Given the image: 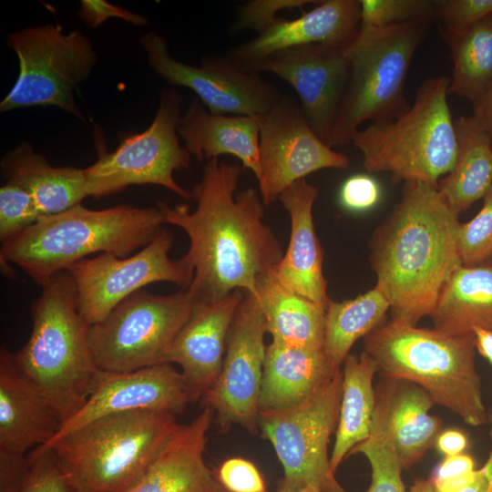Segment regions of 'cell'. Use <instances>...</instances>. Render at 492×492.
<instances>
[{
    "mask_svg": "<svg viewBox=\"0 0 492 492\" xmlns=\"http://www.w3.org/2000/svg\"><path fill=\"white\" fill-rule=\"evenodd\" d=\"M256 298L272 343L323 349L326 307L283 286L272 270L259 279Z\"/></svg>",
    "mask_w": 492,
    "mask_h": 492,
    "instance_id": "83f0119b",
    "label": "cell"
},
{
    "mask_svg": "<svg viewBox=\"0 0 492 492\" xmlns=\"http://www.w3.org/2000/svg\"><path fill=\"white\" fill-rule=\"evenodd\" d=\"M192 402L181 372L172 364L129 372L99 370L85 405L61 425L48 443L106 415L134 411H163L175 415L182 413Z\"/></svg>",
    "mask_w": 492,
    "mask_h": 492,
    "instance_id": "ac0fdd59",
    "label": "cell"
},
{
    "mask_svg": "<svg viewBox=\"0 0 492 492\" xmlns=\"http://www.w3.org/2000/svg\"><path fill=\"white\" fill-rule=\"evenodd\" d=\"M175 415L134 411L109 415L35 449H50L79 492H123L179 428Z\"/></svg>",
    "mask_w": 492,
    "mask_h": 492,
    "instance_id": "8992f818",
    "label": "cell"
},
{
    "mask_svg": "<svg viewBox=\"0 0 492 492\" xmlns=\"http://www.w3.org/2000/svg\"><path fill=\"white\" fill-rule=\"evenodd\" d=\"M267 333L258 299L246 293L232 322L220 375L201 398L214 413L220 433L240 425L251 434L259 431L261 394Z\"/></svg>",
    "mask_w": 492,
    "mask_h": 492,
    "instance_id": "5bb4252c",
    "label": "cell"
},
{
    "mask_svg": "<svg viewBox=\"0 0 492 492\" xmlns=\"http://www.w3.org/2000/svg\"><path fill=\"white\" fill-rule=\"evenodd\" d=\"M342 370L340 414L330 456L331 467L334 473L353 448L370 436L375 404L373 381L378 373L375 361L364 351L359 355L349 354Z\"/></svg>",
    "mask_w": 492,
    "mask_h": 492,
    "instance_id": "4dcf8cb0",
    "label": "cell"
},
{
    "mask_svg": "<svg viewBox=\"0 0 492 492\" xmlns=\"http://www.w3.org/2000/svg\"><path fill=\"white\" fill-rule=\"evenodd\" d=\"M139 42L150 68L175 87L192 90L205 108L219 115H265L281 97L260 74L242 69L228 57L207 56L199 67L172 57L167 40L149 31Z\"/></svg>",
    "mask_w": 492,
    "mask_h": 492,
    "instance_id": "9a60e30c",
    "label": "cell"
},
{
    "mask_svg": "<svg viewBox=\"0 0 492 492\" xmlns=\"http://www.w3.org/2000/svg\"><path fill=\"white\" fill-rule=\"evenodd\" d=\"M165 223L157 205L90 210L78 204L42 216L28 229L2 242L0 257L17 264L43 286L56 273L92 253L128 257L149 244Z\"/></svg>",
    "mask_w": 492,
    "mask_h": 492,
    "instance_id": "277c9868",
    "label": "cell"
},
{
    "mask_svg": "<svg viewBox=\"0 0 492 492\" xmlns=\"http://www.w3.org/2000/svg\"><path fill=\"white\" fill-rule=\"evenodd\" d=\"M381 195V188L374 178L356 174L343 183L339 201L349 211L363 212L374 208L380 201Z\"/></svg>",
    "mask_w": 492,
    "mask_h": 492,
    "instance_id": "b9f144b4",
    "label": "cell"
},
{
    "mask_svg": "<svg viewBox=\"0 0 492 492\" xmlns=\"http://www.w3.org/2000/svg\"><path fill=\"white\" fill-rule=\"evenodd\" d=\"M339 369L331 364L323 349L271 342L265 352L260 411L283 410L302 403Z\"/></svg>",
    "mask_w": 492,
    "mask_h": 492,
    "instance_id": "484cf974",
    "label": "cell"
},
{
    "mask_svg": "<svg viewBox=\"0 0 492 492\" xmlns=\"http://www.w3.org/2000/svg\"><path fill=\"white\" fill-rule=\"evenodd\" d=\"M259 158L264 205L274 203L286 188L315 171L349 166L348 157L317 136L300 103L290 97H281L261 117Z\"/></svg>",
    "mask_w": 492,
    "mask_h": 492,
    "instance_id": "2e32d148",
    "label": "cell"
},
{
    "mask_svg": "<svg viewBox=\"0 0 492 492\" xmlns=\"http://www.w3.org/2000/svg\"><path fill=\"white\" fill-rule=\"evenodd\" d=\"M183 97L176 87L160 92L157 113L140 133L127 134L118 147L109 152L102 133H94L97 159L85 168L87 193L95 199L118 193L131 185L152 184L169 190L186 200L191 191L179 185L175 171L188 169L191 154L179 144V127Z\"/></svg>",
    "mask_w": 492,
    "mask_h": 492,
    "instance_id": "30bf717a",
    "label": "cell"
},
{
    "mask_svg": "<svg viewBox=\"0 0 492 492\" xmlns=\"http://www.w3.org/2000/svg\"><path fill=\"white\" fill-rule=\"evenodd\" d=\"M61 420L37 388L18 370L13 354L0 350V454L26 456L47 444ZM34 448V449H35Z\"/></svg>",
    "mask_w": 492,
    "mask_h": 492,
    "instance_id": "cb8c5ba5",
    "label": "cell"
},
{
    "mask_svg": "<svg viewBox=\"0 0 492 492\" xmlns=\"http://www.w3.org/2000/svg\"><path fill=\"white\" fill-rule=\"evenodd\" d=\"M456 160L438 182V191L457 216L483 199L492 187V139L474 117L455 120Z\"/></svg>",
    "mask_w": 492,
    "mask_h": 492,
    "instance_id": "f1b7e54d",
    "label": "cell"
},
{
    "mask_svg": "<svg viewBox=\"0 0 492 492\" xmlns=\"http://www.w3.org/2000/svg\"><path fill=\"white\" fill-rule=\"evenodd\" d=\"M42 288L31 305L30 337L13 357L63 424L85 405L100 369L89 345L90 325L77 309L71 274L57 272Z\"/></svg>",
    "mask_w": 492,
    "mask_h": 492,
    "instance_id": "3957f363",
    "label": "cell"
},
{
    "mask_svg": "<svg viewBox=\"0 0 492 492\" xmlns=\"http://www.w3.org/2000/svg\"><path fill=\"white\" fill-rule=\"evenodd\" d=\"M492 15V0H435L433 21L446 43Z\"/></svg>",
    "mask_w": 492,
    "mask_h": 492,
    "instance_id": "74e56055",
    "label": "cell"
},
{
    "mask_svg": "<svg viewBox=\"0 0 492 492\" xmlns=\"http://www.w3.org/2000/svg\"><path fill=\"white\" fill-rule=\"evenodd\" d=\"M214 413L203 406L181 425L143 474L123 492H227L204 460Z\"/></svg>",
    "mask_w": 492,
    "mask_h": 492,
    "instance_id": "603a6c76",
    "label": "cell"
},
{
    "mask_svg": "<svg viewBox=\"0 0 492 492\" xmlns=\"http://www.w3.org/2000/svg\"><path fill=\"white\" fill-rule=\"evenodd\" d=\"M360 453L368 460L371 466V484L365 492H407L397 456L382 439L369 437L356 445L350 455Z\"/></svg>",
    "mask_w": 492,
    "mask_h": 492,
    "instance_id": "d590c367",
    "label": "cell"
},
{
    "mask_svg": "<svg viewBox=\"0 0 492 492\" xmlns=\"http://www.w3.org/2000/svg\"><path fill=\"white\" fill-rule=\"evenodd\" d=\"M488 421H492V414L488 415Z\"/></svg>",
    "mask_w": 492,
    "mask_h": 492,
    "instance_id": "f907efd6",
    "label": "cell"
},
{
    "mask_svg": "<svg viewBox=\"0 0 492 492\" xmlns=\"http://www.w3.org/2000/svg\"><path fill=\"white\" fill-rule=\"evenodd\" d=\"M483 206L469 221L460 223L457 244L463 265H476L492 259V187Z\"/></svg>",
    "mask_w": 492,
    "mask_h": 492,
    "instance_id": "e575fe53",
    "label": "cell"
},
{
    "mask_svg": "<svg viewBox=\"0 0 492 492\" xmlns=\"http://www.w3.org/2000/svg\"><path fill=\"white\" fill-rule=\"evenodd\" d=\"M473 333L475 335L476 350L492 365V331L475 328Z\"/></svg>",
    "mask_w": 492,
    "mask_h": 492,
    "instance_id": "7dc6e473",
    "label": "cell"
},
{
    "mask_svg": "<svg viewBox=\"0 0 492 492\" xmlns=\"http://www.w3.org/2000/svg\"><path fill=\"white\" fill-rule=\"evenodd\" d=\"M173 235L161 229L138 253L120 258L100 253L72 264L67 271L77 288V309L92 325L104 320L126 298L148 284L168 282L187 289L194 271L183 255L171 260Z\"/></svg>",
    "mask_w": 492,
    "mask_h": 492,
    "instance_id": "4fadbf2b",
    "label": "cell"
},
{
    "mask_svg": "<svg viewBox=\"0 0 492 492\" xmlns=\"http://www.w3.org/2000/svg\"><path fill=\"white\" fill-rule=\"evenodd\" d=\"M243 169L219 159L207 161L191 190L193 211L188 204L157 201L166 223L190 239L184 256L194 271L187 288L193 302H218L238 290L256 297L259 279L283 256L256 189L236 192Z\"/></svg>",
    "mask_w": 492,
    "mask_h": 492,
    "instance_id": "6da1fadb",
    "label": "cell"
},
{
    "mask_svg": "<svg viewBox=\"0 0 492 492\" xmlns=\"http://www.w3.org/2000/svg\"><path fill=\"white\" fill-rule=\"evenodd\" d=\"M449 78L425 80L415 101L396 118L358 129L352 143L368 172H386L393 182L438 186L455 166L457 142L447 102Z\"/></svg>",
    "mask_w": 492,
    "mask_h": 492,
    "instance_id": "52a82bcc",
    "label": "cell"
},
{
    "mask_svg": "<svg viewBox=\"0 0 492 492\" xmlns=\"http://www.w3.org/2000/svg\"><path fill=\"white\" fill-rule=\"evenodd\" d=\"M489 261H492V259H491V260H489Z\"/></svg>",
    "mask_w": 492,
    "mask_h": 492,
    "instance_id": "816d5d0a",
    "label": "cell"
},
{
    "mask_svg": "<svg viewBox=\"0 0 492 492\" xmlns=\"http://www.w3.org/2000/svg\"><path fill=\"white\" fill-rule=\"evenodd\" d=\"M473 107L474 117L492 139V84Z\"/></svg>",
    "mask_w": 492,
    "mask_h": 492,
    "instance_id": "bcb514c9",
    "label": "cell"
},
{
    "mask_svg": "<svg viewBox=\"0 0 492 492\" xmlns=\"http://www.w3.org/2000/svg\"><path fill=\"white\" fill-rule=\"evenodd\" d=\"M374 393L370 436L384 441L403 468H410L441 433L442 420L430 414L436 404L422 387L401 379L383 377Z\"/></svg>",
    "mask_w": 492,
    "mask_h": 492,
    "instance_id": "ffe728a7",
    "label": "cell"
},
{
    "mask_svg": "<svg viewBox=\"0 0 492 492\" xmlns=\"http://www.w3.org/2000/svg\"><path fill=\"white\" fill-rule=\"evenodd\" d=\"M407 492H436V490L429 479H416Z\"/></svg>",
    "mask_w": 492,
    "mask_h": 492,
    "instance_id": "c3c4849f",
    "label": "cell"
},
{
    "mask_svg": "<svg viewBox=\"0 0 492 492\" xmlns=\"http://www.w3.org/2000/svg\"><path fill=\"white\" fill-rule=\"evenodd\" d=\"M193 300L187 289L169 295L139 290L90 325L89 345L100 370L129 372L168 363Z\"/></svg>",
    "mask_w": 492,
    "mask_h": 492,
    "instance_id": "7c38bea8",
    "label": "cell"
},
{
    "mask_svg": "<svg viewBox=\"0 0 492 492\" xmlns=\"http://www.w3.org/2000/svg\"><path fill=\"white\" fill-rule=\"evenodd\" d=\"M446 45L453 61L448 93L475 104L492 84V15Z\"/></svg>",
    "mask_w": 492,
    "mask_h": 492,
    "instance_id": "d6a6232c",
    "label": "cell"
},
{
    "mask_svg": "<svg viewBox=\"0 0 492 492\" xmlns=\"http://www.w3.org/2000/svg\"><path fill=\"white\" fill-rule=\"evenodd\" d=\"M19 73L0 103V113L32 107H56L82 122L75 91L87 79L98 56L92 41L80 30L65 32L57 24L27 26L7 35Z\"/></svg>",
    "mask_w": 492,
    "mask_h": 492,
    "instance_id": "9c48e42d",
    "label": "cell"
},
{
    "mask_svg": "<svg viewBox=\"0 0 492 492\" xmlns=\"http://www.w3.org/2000/svg\"><path fill=\"white\" fill-rule=\"evenodd\" d=\"M360 28L359 0L320 1L299 17L279 16L251 40L226 56L244 70L266 57L291 48L324 45L346 47Z\"/></svg>",
    "mask_w": 492,
    "mask_h": 492,
    "instance_id": "d6986e66",
    "label": "cell"
},
{
    "mask_svg": "<svg viewBox=\"0 0 492 492\" xmlns=\"http://www.w3.org/2000/svg\"><path fill=\"white\" fill-rule=\"evenodd\" d=\"M360 27H387L433 20L435 0H359Z\"/></svg>",
    "mask_w": 492,
    "mask_h": 492,
    "instance_id": "836d02e7",
    "label": "cell"
},
{
    "mask_svg": "<svg viewBox=\"0 0 492 492\" xmlns=\"http://www.w3.org/2000/svg\"><path fill=\"white\" fill-rule=\"evenodd\" d=\"M390 302L375 285L354 299L330 300L325 310L323 351L335 368H341L354 343L375 329Z\"/></svg>",
    "mask_w": 492,
    "mask_h": 492,
    "instance_id": "1f68e13d",
    "label": "cell"
},
{
    "mask_svg": "<svg viewBox=\"0 0 492 492\" xmlns=\"http://www.w3.org/2000/svg\"><path fill=\"white\" fill-rule=\"evenodd\" d=\"M261 117L210 113L199 98H193L178 129L184 147L202 161L229 154L239 159L261 179L259 140Z\"/></svg>",
    "mask_w": 492,
    "mask_h": 492,
    "instance_id": "d4e9b609",
    "label": "cell"
},
{
    "mask_svg": "<svg viewBox=\"0 0 492 492\" xmlns=\"http://www.w3.org/2000/svg\"><path fill=\"white\" fill-rule=\"evenodd\" d=\"M42 214L31 194L6 181L0 188V240L5 242L34 225Z\"/></svg>",
    "mask_w": 492,
    "mask_h": 492,
    "instance_id": "8d00e7d4",
    "label": "cell"
},
{
    "mask_svg": "<svg viewBox=\"0 0 492 492\" xmlns=\"http://www.w3.org/2000/svg\"><path fill=\"white\" fill-rule=\"evenodd\" d=\"M346 47L312 45L291 48L246 71L269 72L289 83L298 94L311 128L328 144L349 77Z\"/></svg>",
    "mask_w": 492,
    "mask_h": 492,
    "instance_id": "e0dca14e",
    "label": "cell"
},
{
    "mask_svg": "<svg viewBox=\"0 0 492 492\" xmlns=\"http://www.w3.org/2000/svg\"><path fill=\"white\" fill-rule=\"evenodd\" d=\"M318 189L302 179L280 195L291 220L286 251L272 269L277 280L289 290L326 307L330 301L323 271V251L314 228L313 205Z\"/></svg>",
    "mask_w": 492,
    "mask_h": 492,
    "instance_id": "7402d4cb",
    "label": "cell"
},
{
    "mask_svg": "<svg viewBox=\"0 0 492 492\" xmlns=\"http://www.w3.org/2000/svg\"><path fill=\"white\" fill-rule=\"evenodd\" d=\"M475 462L467 454L446 456L435 467L430 481L436 492H446L467 481L474 474Z\"/></svg>",
    "mask_w": 492,
    "mask_h": 492,
    "instance_id": "ee69618b",
    "label": "cell"
},
{
    "mask_svg": "<svg viewBox=\"0 0 492 492\" xmlns=\"http://www.w3.org/2000/svg\"><path fill=\"white\" fill-rule=\"evenodd\" d=\"M433 22L360 27L345 48L350 71L328 145L352 142L361 124L396 118L409 108L405 82L414 55Z\"/></svg>",
    "mask_w": 492,
    "mask_h": 492,
    "instance_id": "ba28073f",
    "label": "cell"
},
{
    "mask_svg": "<svg viewBox=\"0 0 492 492\" xmlns=\"http://www.w3.org/2000/svg\"><path fill=\"white\" fill-rule=\"evenodd\" d=\"M215 475L227 492H268L258 467L243 457L226 459L218 467Z\"/></svg>",
    "mask_w": 492,
    "mask_h": 492,
    "instance_id": "60d3db41",
    "label": "cell"
},
{
    "mask_svg": "<svg viewBox=\"0 0 492 492\" xmlns=\"http://www.w3.org/2000/svg\"><path fill=\"white\" fill-rule=\"evenodd\" d=\"M430 317L434 328L447 334L492 331V261L457 268Z\"/></svg>",
    "mask_w": 492,
    "mask_h": 492,
    "instance_id": "f546056e",
    "label": "cell"
},
{
    "mask_svg": "<svg viewBox=\"0 0 492 492\" xmlns=\"http://www.w3.org/2000/svg\"><path fill=\"white\" fill-rule=\"evenodd\" d=\"M458 216L436 186L405 182L402 197L371 240L376 284L393 320L416 326L431 316L446 282L462 264Z\"/></svg>",
    "mask_w": 492,
    "mask_h": 492,
    "instance_id": "7a4b0ae2",
    "label": "cell"
},
{
    "mask_svg": "<svg viewBox=\"0 0 492 492\" xmlns=\"http://www.w3.org/2000/svg\"><path fill=\"white\" fill-rule=\"evenodd\" d=\"M0 167L6 181L31 194L42 216L67 210L87 197L84 169L52 166L27 141L6 152Z\"/></svg>",
    "mask_w": 492,
    "mask_h": 492,
    "instance_id": "4316f807",
    "label": "cell"
},
{
    "mask_svg": "<svg viewBox=\"0 0 492 492\" xmlns=\"http://www.w3.org/2000/svg\"><path fill=\"white\" fill-rule=\"evenodd\" d=\"M364 339L381 376L417 384L469 425L488 422L473 333L452 335L391 319Z\"/></svg>",
    "mask_w": 492,
    "mask_h": 492,
    "instance_id": "5b68a950",
    "label": "cell"
},
{
    "mask_svg": "<svg viewBox=\"0 0 492 492\" xmlns=\"http://www.w3.org/2000/svg\"><path fill=\"white\" fill-rule=\"evenodd\" d=\"M343 392V370L336 371L302 403L278 411H260L258 426L283 468L278 489L314 487L322 492H345L335 478L328 456L336 431Z\"/></svg>",
    "mask_w": 492,
    "mask_h": 492,
    "instance_id": "8fae6325",
    "label": "cell"
},
{
    "mask_svg": "<svg viewBox=\"0 0 492 492\" xmlns=\"http://www.w3.org/2000/svg\"><path fill=\"white\" fill-rule=\"evenodd\" d=\"M77 15L89 28H96L110 18L121 19L136 26H145L149 23L148 17L105 0H81Z\"/></svg>",
    "mask_w": 492,
    "mask_h": 492,
    "instance_id": "7bdbcfd3",
    "label": "cell"
},
{
    "mask_svg": "<svg viewBox=\"0 0 492 492\" xmlns=\"http://www.w3.org/2000/svg\"><path fill=\"white\" fill-rule=\"evenodd\" d=\"M467 446L466 436L456 429L441 432L436 441V448L446 456L461 454Z\"/></svg>",
    "mask_w": 492,
    "mask_h": 492,
    "instance_id": "f6af8a7d",
    "label": "cell"
},
{
    "mask_svg": "<svg viewBox=\"0 0 492 492\" xmlns=\"http://www.w3.org/2000/svg\"><path fill=\"white\" fill-rule=\"evenodd\" d=\"M275 492H322L319 488L314 487H306L295 491H284V490H277Z\"/></svg>",
    "mask_w": 492,
    "mask_h": 492,
    "instance_id": "681fc988",
    "label": "cell"
},
{
    "mask_svg": "<svg viewBox=\"0 0 492 492\" xmlns=\"http://www.w3.org/2000/svg\"><path fill=\"white\" fill-rule=\"evenodd\" d=\"M313 0H251L239 5L232 26L234 31L251 29L259 33L272 25L283 9H300L315 4Z\"/></svg>",
    "mask_w": 492,
    "mask_h": 492,
    "instance_id": "ab89813d",
    "label": "cell"
},
{
    "mask_svg": "<svg viewBox=\"0 0 492 492\" xmlns=\"http://www.w3.org/2000/svg\"><path fill=\"white\" fill-rule=\"evenodd\" d=\"M20 492H79L62 469L52 450L34 449Z\"/></svg>",
    "mask_w": 492,
    "mask_h": 492,
    "instance_id": "f35d334b",
    "label": "cell"
},
{
    "mask_svg": "<svg viewBox=\"0 0 492 492\" xmlns=\"http://www.w3.org/2000/svg\"><path fill=\"white\" fill-rule=\"evenodd\" d=\"M243 291L213 302H193L191 313L175 338L168 356L177 364L196 402L217 381L225 356L228 335Z\"/></svg>",
    "mask_w": 492,
    "mask_h": 492,
    "instance_id": "44dd1931",
    "label": "cell"
}]
</instances>
